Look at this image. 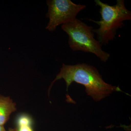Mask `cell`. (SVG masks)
<instances>
[{
	"label": "cell",
	"mask_w": 131,
	"mask_h": 131,
	"mask_svg": "<svg viewBox=\"0 0 131 131\" xmlns=\"http://www.w3.org/2000/svg\"><path fill=\"white\" fill-rule=\"evenodd\" d=\"M61 79L65 81L67 91L70 84L75 82L84 86L87 94L96 102L109 96L114 91L122 92L129 95L119 87L106 83L97 69L85 63L73 65L63 64L60 72L51 83L49 89L56 81Z\"/></svg>",
	"instance_id": "obj_1"
},
{
	"label": "cell",
	"mask_w": 131,
	"mask_h": 131,
	"mask_svg": "<svg viewBox=\"0 0 131 131\" xmlns=\"http://www.w3.org/2000/svg\"><path fill=\"white\" fill-rule=\"evenodd\" d=\"M96 6L100 7L101 19L96 21L86 19L98 25L99 28L94 29L101 45H106L116 38L117 31L122 28L124 21L131 20V12L127 9L124 0H117L116 5L110 6L100 0H95Z\"/></svg>",
	"instance_id": "obj_2"
},
{
	"label": "cell",
	"mask_w": 131,
	"mask_h": 131,
	"mask_svg": "<svg viewBox=\"0 0 131 131\" xmlns=\"http://www.w3.org/2000/svg\"><path fill=\"white\" fill-rule=\"evenodd\" d=\"M61 28L68 34L69 46L73 51L92 53L105 62L110 57V54L103 50L98 40L95 38L93 27L76 18L63 24Z\"/></svg>",
	"instance_id": "obj_3"
},
{
	"label": "cell",
	"mask_w": 131,
	"mask_h": 131,
	"mask_svg": "<svg viewBox=\"0 0 131 131\" xmlns=\"http://www.w3.org/2000/svg\"><path fill=\"white\" fill-rule=\"evenodd\" d=\"M46 3L48 10L46 16L49 20L46 28L51 32L56 30L59 25L73 21L86 7V5L75 4L70 0H48Z\"/></svg>",
	"instance_id": "obj_4"
},
{
	"label": "cell",
	"mask_w": 131,
	"mask_h": 131,
	"mask_svg": "<svg viewBox=\"0 0 131 131\" xmlns=\"http://www.w3.org/2000/svg\"><path fill=\"white\" fill-rule=\"evenodd\" d=\"M16 110V104L12 99L0 94V125L4 126L12 113Z\"/></svg>",
	"instance_id": "obj_5"
},
{
	"label": "cell",
	"mask_w": 131,
	"mask_h": 131,
	"mask_svg": "<svg viewBox=\"0 0 131 131\" xmlns=\"http://www.w3.org/2000/svg\"><path fill=\"white\" fill-rule=\"evenodd\" d=\"M32 124H24L17 126L16 131H34L31 126Z\"/></svg>",
	"instance_id": "obj_6"
},
{
	"label": "cell",
	"mask_w": 131,
	"mask_h": 131,
	"mask_svg": "<svg viewBox=\"0 0 131 131\" xmlns=\"http://www.w3.org/2000/svg\"><path fill=\"white\" fill-rule=\"evenodd\" d=\"M0 131H7L4 127V126L0 125ZM9 131H10L9 130Z\"/></svg>",
	"instance_id": "obj_7"
},
{
	"label": "cell",
	"mask_w": 131,
	"mask_h": 131,
	"mask_svg": "<svg viewBox=\"0 0 131 131\" xmlns=\"http://www.w3.org/2000/svg\"><path fill=\"white\" fill-rule=\"evenodd\" d=\"M10 131H16V129H11L9 130Z\"/></svg>",
	"instance_id": "obj_8"
}]
</instances>
